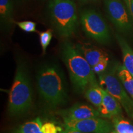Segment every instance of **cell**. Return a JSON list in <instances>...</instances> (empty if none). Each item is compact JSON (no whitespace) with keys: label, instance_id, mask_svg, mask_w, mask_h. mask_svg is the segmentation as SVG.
<instances>
[{"label":"cell","instance_id":"cell-1","mask_svg":"<svg viewBox=\"0 0 133 133\" xmlns=\"http://www.w3.org/2000/svg\"><path fill=\"white\" fill-rule=\"evenodd\" d=\"M37 87L41 97L51 107L64 104L67 98L65 81L59 66L46 64L38 70Z\"/></svg>","mask_w":133,"mask_h":133},{"label":"cell","instance_id":"cell-2","mask_svg":"<svg viewBox=\"0 0 133 133\" xmlns=\"http://www.w3.org/2000/svg\"><path fill=\"white\" fill-rule=\"evenodd\" d=\"M62 56L76 91L83 92L89 86L97 84L92 67L75 46L65 43L62 46Z\"/></svg>","mask_w":133,"mask_h":133},{"label":"cell","instance_id":"cell-3","mask_svg":"<svg viewBox=\"0 0 133 133\" xmlns=\"http://www.w3.org/2000/svg\"><path fill=\"white\" fill-rule=\"evenodd\" d=\"M32 89L27 69L24 63H19L9 91L8 110L10 114L15 115L26 112L32 104Z\"/></svg>","mask_w":133,"mask_h":133},{"label":"cell","instance_id":"cell-4","mask_svg":"<svg viewBox=\"0 0 133 133\" xmlns=\"http://www.w3.org/2000/svg\"><path fill=\"white\" fill-rule=\"evenodd\" d=\"M49 11L53 25L64 38L70 37L78 26V15L74 0H50Z\"/></svg>","mask_w":133,"mask_h":133},{"label":"cell","instance_id":"cell-5","mask_svg":"<svg viewBox=\"0 0 133 133\" xmlns=\"http://www.w3.org/2000/svg\"><path fill=\"white\" fill-rule=\"evenodd\" d=\"M117 65H115L109 70L99 74L101 84L105 85L110 94L120 103L129 116L133 118V99L129 97L117 75Z\"/></svg>","mask_w":133,"mask_h":133},{"label":"cell","instance_id":"cell-6","mask_svg":"<svg viewBox=\"0 0 133 133\" xmlns=\"http://www.w3.org/2000/svg\"><path fill=\"white\" fill-rule=\"evenodd\" d=\"M81 24L85 34L102 44L110 39L109 27L102 16L94 10H86L81 15Z\"/></svg>","mask_w":133,"mask_h":133},{"label":"cell","instance_id":"cell-7","mask_svg":"<svg viewBox=\"0 0 133 133\" xmlns=\"http://www.w3.org/2000/svg\"><path fill=\"white\" fill-rule=\"evenodd\" d=\"M106 12L110 20L122 32L132 28V19L127 6L121 0H104Z\"/></svg>","mask_w":133,"mask_h":133},{"label":"cell","instance_id":"cell-8","mask_svg":"<svg viewBox=\"0 0 133 133\" xmlns=\"http://www.w3.org/2000/svg\"><path fill=\"white\" fill-rule=\"evenodd\" d=\"M65 129L78 131L84 133H109L112 126L109 121L97 118L81 120H64Z\"/></svg>","mask_w":133,"mask_h":133},{"label":"cell","instance_id":"cell-9","mask_svg":"<svg viewBox=\"0 0 133 133\" xmlns=\"http://www.w3.org/2000/svg\"><path fill=\"white\" fill-rule=\"evenodd\" d=\"M59 114L64 120H81L101 116L99 111L84 104H76L69 109L61 110Z\"/></svg>","mask_w":133,"mask_h":133},{"label":"cell","instance_id":"cell-10","mask_svg":"<svg viewBox=\"0 0 133 133\" xmlns=\"http://www.w3.org/2000/svg\"><path fill=\"white\" fill-rule=\"evenodd\" d=\"M102 92V102L98 107L100 115L109 118L119 115L122 113L120 103L103 88Z\"/></svg>","mask_w":133,"mask_h":133},{"label":"cell","instance_id":"cell-11","mask_svg":"<svg viewBox=\"0 0 133 133\" xmlns=\"http://www.w3.org/2000/svg\"><path fill=\"white\" fill-rule=\"evenodd\" d=\"M75 46L92 67L103 60L109 59L107 52L89 44L79 43Z\"/></svg>","mask_w":133,"mask_h":133},{"label":"cell","instance_id":"cell-12","mask_svg":"<svg viewBox=\"0 0 133 133\" xmlns=\"http://www.w3.org/2000/svg\"><path fill=\"white\" fill-rule=\"evenodd\" d=\"M116 36L122 52L124 66L133 76V49L123 38L118 34Z\"/></svg>","mask_w":133,"mask_h":133},{"label":"cell","instance_id":"cell-13","mask_svg":"<svg viewBox=\"0 0 133 133\" xmlns=\"http://www.w3.org/2000/svg\"><path fill=\"white\" fill-rule=\"evenodd\" d=\"M117 75L126 91L133 99V76L124 65L118 66Z\"/></svg>","mask_w":133,"mask_h":133},{"label":"cell","instance_id":"cell-14","mask_svg":"<svg viewBox=\"0 0 133 133\" xmlns=\"http://www.w3.org/2000/svg\"><path fill=\"white\" fill-rule=\"evenodd\" d=\"M12 0H0V17L1 24L6 25L13 22Z\"/></svg>","mask_w":133,"mask_h":133},{"label":"cell","instance_id":"cell-15","mask_svg":"<svg viewBox=\"0 0 133 133\" xmlns=\"http://www.w3.org/2000/svg\"><path fill=\"white\" fill-rule=\"evenodd\" d=\"M85 97L91 104L99 107L103 101L102 88L97 84L89 86L85 92Z\"/></svg>","mask_w":133,"mask_h":133},{"label":"cell","instance_id":"cell-16","mask_svg":"<svg viewBox=\"0 0 133 133\" xmlns=\"http://www.w3.org/2000/svg\"><path fill=\"white\" fill-rule=\"evenodd\" d=\"M42 125V121L38 117L19 126L15 133H43L41 130Z\"/></svg>","mask_w":133,"mask_h":133},{"label":"cell","instance_id":"cell-17","mask_svg":"<svg viewBox=\"0 0 133 133\" xmlns=\"http://www.w3.org/2000/svg\"><path fill=\"white\" fill-rule=\"evenodd\" d=\"M114 124L117 133H133V126L128 121L116 118L114 120Z\"/></svg>","mask_w":133,"mask_h":133},{"label":"cell","instance_id":"cell-18","mask_svg":"<svg viewBox=\"0 0 133 133\" xmlns=\"http://www.w3.org/2000/svg\"><path fill=\"white\" fill-rule=\"evenodd\" d=\"M52 38V31L51 29L42 31L39 33V41L42 48L43 52H45L48 46H49L50 42Z\"/></svg>","mask_w":133,"mask_h":133},{"label":"cell","instance_id":"cell-19","mask_svg":"<svg viewBox=\"0 0 133 133\" xmlns=\"http://www.w3.org/2000/svg\"><path fill=\"white\" fill-rule=\"evenodd\" d=\"M16 24L22 30L26 31V32L31 33L37 31L36 29V23L33 22L32 21L19 22H17Z\"/></svg>","mask_w":133,"mask_h":133},{"label":"cell","instance_id":"cell-20","mask_svg":"<svg viewBox=\"0 0 133 133\" xmlns=\"http://www.w3.org/2000/svg\"><path fill=\"white\" fill-rule=\"evenodd\" d=\"M41 130L43 133H58L62 131L59 126H56L54 123L47 122L43 124Z\"/></svg>","mask_w":133,"mask_h":133},{"label":"cell","instance_id":"cell-21","mask_svg":"<svg viewBox=\"0 0 133 133\" xmlns=\"http://www.w3.org/2000/svg\"><path fill=\"white\" fill-rule=\"evenodd\" d=\"M108 62H109V59L103 60V61H101V62L96 64V65H94L92 67L94 73L99 75L104 72L107 67Z\"/></svg>","mask_w":133,"mask_h":133},{"label":"cell","instance_id":"cell-22","mask_svg":"<svg viewBox=\"0 0 133 133\" xmlns=\"http://www.w3.org/2000/svg\"><path fill=\"white\" fill-rule=\"evenodd\" d=\"M124 2L125 3L126 6H127L128 9V11L133 21V0H124Z\"/></svg>","mask_w":133,"mask_h":133},{"label":"cell","instance_id":"cell-23","mask_svg":"<svg viewBox=\"0 0 133 133\" xmlns=\"http://www.w3.org/2000/svg\"><path fill=\"white\" fill-rule=\"evenodd\" d=\"M59 133H84L75 130H71V129H65L64 131H61Z\"/></svg>","mask_w":133,"mask_h":133},{"label":"cell","instance_id":"cell-24","mask_svg":"<svg viewBox=\"0 0 133 133\" xmlns=\"http://www.w3.org/2000/svg\"><path fill=\"white\" fill-rule=\"evenodd\" d=\"M79 1H82V2H89V1H93V0H79Z\"/></svg>","mask_w":133,"mask_h":133},{"label":"cell","instance_id":"cell-25","mask_svg":"<svg viewBox=\"0 0 133 133\" xmlns=\"http://www.w3.org/2000/svg\"><path fill=\"white\" fill-rule=\"evenodd\" d=\"M109 133H117V132H109Z\"/></svg>","mask_w":133,"mask_h":133},{"label":"cell","instance_id":"cell-26","mask_svg":"<svg viewBox=\"0 0 133 133\" xmlns=\"http://www.w3.org/2000/svg\"><path fill=\"white\" fill-rule=\"evenodd\" d=\"M16 1H22V0H16Z\"/></svg>","mask_w":133,"mask_h":133}]
</instances>
